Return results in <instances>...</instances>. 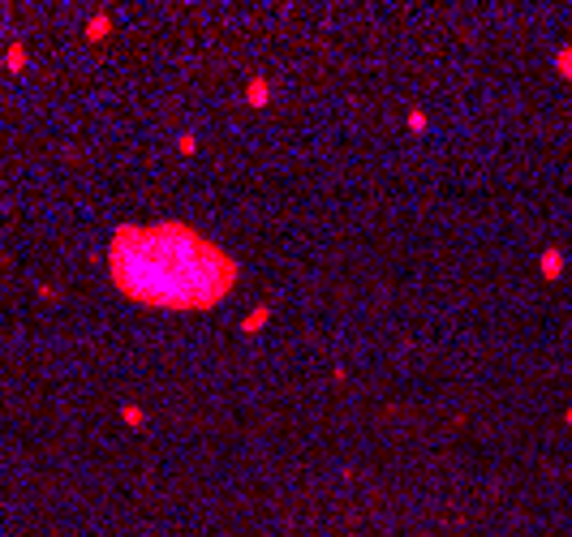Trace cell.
I'll return each instance as SVG.
<instances>
[{"instance_id": "obj_1", "label": "cell", "mask_w": 572, "mask_h": 537, "mask_svg": "<svg viewBox=\"0 0 572 537\" xmlns=\"http://www.w3.org/2000/svg\"><path fill=\"white\" fill-rule=\"evenodd\" d=\"M103 258L117 293L151 310H215L241 280V262L185 219L121 224Z\"/></svg>"}, {"instance_id": "obj_2", "label": "cell", "mask_w": 572, "mask_h": 537, "mask_svg": "<svg viewBox=\"0 0 572 537\" xmlns=\"http://www.w3.org/2000/svg\"><path fill=\"white\" fill-rule=\"evenodd\" d=\"M563 266H568V258H563V249H559V245H546V249L538 254V276H542L546 284L563 280Z\"/></svg>"}, {"instance_id": "obj_3", "label": "cell", "mask_w": 572, "mask_h": 537, "mask_svg": "<svg viewBox=\"0 0 572 537\" xmlns=\"http://www.w3.org/2000/svg\"><path fill=\"white\" fill-rule=\"evenodd\" d=\"M241 99H246L250 108H267V103H271V82H267V78H250L246 90H241Z\"/></svg>"}, {"instance_id": "obj_4", "label": "cell", "mask_w": 572, "mask_h": 537, "mask_svg": "<svg viewBox=\"0 0 572 537\" xmlns=\"http://www.w3.org/2000/svg\"><path fill=\"white\" fill-rule=\"evenodd\" d=\"M267 323H271V306L263 301V306H254V310H250V314L241 318V335H259V331H263Z\"/></svg>"}, {"instance_id": "obj_5", "label": "cell", "mask_w": 572, "mask_h": 537, "mask_svg": "<svg viewBox=\"0 0 572 537\" xmlns=\"http://www.w3.org/2000/svg\"><path fill=\"white\" fill-rule=\"evenodd\" d=\"M108 35H112V18H108V14H95V18L86 22V39H90V43H103Z\"/></svg>"}, {"instance_id": "obj_6", "label": "cell", "mask_w": 572, "mask_h": 537, "mask_svg": "<svg viewBox=\"0 0 572 537\" xmlns=\"http://www.w3.org/2000/svg\"><path fill=\"white\" fill-rule=\"evenodd\" d=\"M26 61H31V52H26V43H14V48L5 52V69H9V73H18V69H26Z\"/></svg>"}, {"instance_id": "obj_7", "label": "cell", "mask_w": 572, "mask_h": 537, "mask_svg": "<svg viewBox=\"0 0 572 537\" xmlns=\"http://www.w3.org/2000/svg\"><path fill=\"white\" fill-rule=\"evenodd\" d=\"M551 65H555V73H559V78H563V82L572 86V43H568V48H559Z\"/></svg>"}, {"instance_id": "obj_8", "label": "cell", "mask_w": 572, "mask_h": 537, "mask_svg": "<svg viewBox=\"0 0 572 537\" xmlns=\"http://www.w3.org/2000/svg\"><path fill=\"white\" fill-rule=\"evenodd\" d=\"M121 422L138 430V426H147V409L142 405H121Z\"/></svg>"}, {"instance_id": "obj_9", "label": "cell", "mask_w": 572, "mask_h": 537, "mask_svg": "<svg viewBox=\"0 0 572 537\" xmlns=\"http://www.w3.org/2000/svg\"><path fill=\"white\" fill-rule=\"evenodd\" d=\"M405 125H409V133H426V129H430V120H426L422 108H409V112H405Z\"/></svg>"}, {"instance_id": "obj_10", "label": "cell", "mask_w": 572, "mask_h": 537, "mask_svg": "<svg viewBox=\"0 0 572 537\" xmlns=\"http://www.w3.org/2000/svg\"><path fill=\"white\" fill-rule=\"evenodd\" d=\"M198 151V138H194V133H181V138H177V155H194Z\"/></svg>"}, {"instance_id": "obj_11", "label": "cell", "mask_w": 572, "mask_h": 537, "mask_svg": "<svg viewBox=\"0 0 572 537\" xmlns=\"http://www.w3.org/2000/svg\"><path fill=\"white\" fill-rule=\"evenodd\" d=\"M563 426H572V409H568V413H563Z\"/></svg>"}]
</instances>
